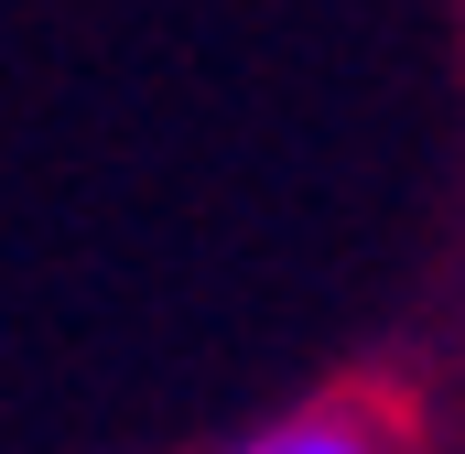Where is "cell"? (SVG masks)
<instances>
[{
	"label": "cell",
	"mask_w": 465,
	"mask_h": 454,
	"mask_svg": "<svg viewBox=\"0 0 465 454\" xmlns=\"http://www.w3.org/2000/svg\"><path fill=\"white\" fill-rule=\"evenodd\" d=\"M228 454H390V422L357 411V400H325V411H292V422H271Z\"/></svg>",
	"instance_id": "1"
}]
</instances>
